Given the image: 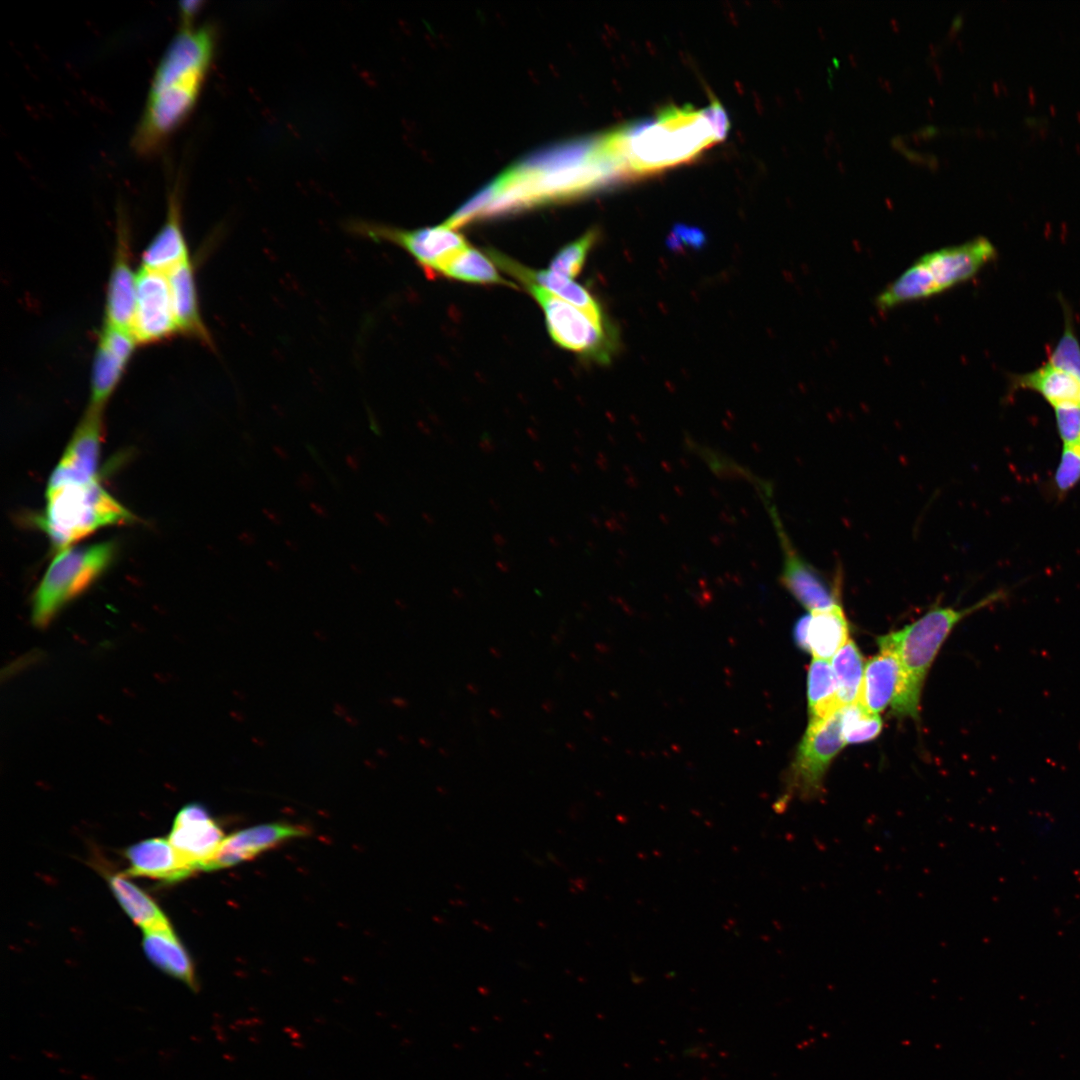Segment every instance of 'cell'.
Instances as JSON below:
<instances>
[{
  "label": "cell",
  "mask_w": 1080,
  "mask_h": 1080,
  "mask_svg": "<svg viewBox=\"0 0 1080 1080\" xmlns=\"http://www.w3.org/2000/svg\"><path fill=\"white\" fill-rule=\"evenodd\" d=\"M703 243L704 235L701 231L682 225L677 226L671 234V237L668 239V245L673 249L679 248L682 245L696 248L701 247Z\"/></svg>",
  "instance_id": "obj_35"
},
{
  "label": "cell",
  "mask_w": 1080,
  "mask_h": 1080,
  "mask_svg": "<svg viewBox=\"0 0 1080 1080\" xmlns=\"http://www.w3.org/2000/svg\"><path fill=\"white\" fill-rule=\"evenodd\" d=\"M308 831L297 825L269 823L252 826L223 839L202 871H213L250 860L288 839L303 837Z\"/></svg>",
  "instance_id": "obj_17"
},
{
  "label": "cell",
  "mask_w": 1080,
  "mask_h": 1080,
  "mask_svg": "<svg viewBox=\"0 0 1080 1080\" xmlns=\"http://www.w3.org/2000/svg\"><path fill=\"white\" fill-rule=\"evenodd\" d=\"M621 130L629 178L688 162L721 141L704 110L688 105L667 107L653 120Z\"/></svg>",
  "instance_id": "obj_3"
},
{
  "label": "cell",
  "mask_w": 1080,
  "mask_h": 1080,
  "mask_svg": "<svg viewBox=\"0 0 1080 1080\" xmlns=\"http://www.w3.org/2000/svg\"><path fill=\"white\" fill-rule=\"evenodd\" d=\"M900 667L894 655L882 652L865 665L858 702L879 714L895 702L900 688Z\"/></svg>",
  "instance_id": "obj_23"
},
{
  "label": "cell",
  "mask_w": 1080,
  "mask_h": 1080,
  "mask_svg": "<svg viewBox=\"0 0 1080 1080\" xmlns=\"http://www.w3.org/2000/svg\"><path fill=\"white\" fill-rule=\"evenodd\" d=\"M1057 429L1064 444L1080 440V404L1064 403L1053 407Z\"/></svg>",
  "instance_id": "obj_34"
},
{
  "label": "cell",
  "mask_w": 1080,
  "mask_h": 1080,
  "mask_svg": "<svg viewBox=\"0 0 1080 1080\" xmlns=\"http://www.w3.org/2000/svg\"><path fill=\"white\" fill-rule=\"evenodd\" d=\"M490 258L514 279H528L553 295L584 311L591 318L605 323L601 307L586 288L551 270H534L496 250H489Z\"/></svg>",
  "instance_id": "obj_19"
},
{
  "label": "cell",
  "mask_w": 1080,
  "mask_h": 1080,
  "mask_svg": "<svg viewBox=\"0 0 1080 1080\" xmlns=\"http://www.w3.org/2000/svg\"><path fill=\"white\" fill-rule=\"evenodd\" d=\"M131 333L138 344H153L179 333L167 274L141 267Z\"/></svg>",
  "instance_id": "obj_12"
},
{
  "label": "cell",
  "mask_w": 1080,
  "mask_h": 1080,
  "mask_svg": "<svg viewBox=\"0 0 1080 1080\" xmlns=\"http://www.w3.org/2000/svg\"><path fill=\"white\" fill-rule=\"evenodd\" d=\"M496 564H497L498 568H499L500 570H502V571H507V570H508V568H509V566H508V565H507V563H505V562L503 563V562H501V561H498V562H497Z\"/></svg>",
  "instance_id": "obj_42"
},
{
  "label": "cell",
  "mask_w": 1080,
  "mask_h": 1080,
  "mask_svg": "<svg viewBox=\"0 0 1080 1080\" xmlns=\"http://www.w3.org/2000/svg\"><path fill=\"white\" fill-rule=\"evenodd\" d=\"M479 446H480L481 450H483L486 453H490V452L495 450L494 444L492 443L491 440H488V439L481 440L480 443H479Z\"/></svg>",
  "instance_id": "obj_38"
},
{
  "label": "cell",
  "mask_w": 1080,
  "mask_h": 1080,
  "mask_svg": "<svg viewBox=\"0 0 1080 1080\" xmlns=\"http://www.w3.org/2000/svg\"><path fill=\"white\" fill-rule=\"evenodd\" d=\"M627 178L613 133L553 146L507 169L482 189L490 217L568 200Z\"/></svg>",
  "instance_id": "obj_1"
},
{
  "label": "cell",
  "mask_w": 1080,
  "mask_h": 1080,
  "mask_svg": "<svg viewBox=\"0 0 1080 1080\" xmlns=\"http://www.w3.org/2000/svg\"><path fill=\"white\" fill-rule=\"evenodd\" d=\"M1017 384L1038 392L1053 407L1064 403L1080 404V379L1050 363L1020 376Z\"/></svg>",
  "instance_id": "obj_26"
},
{
  "label": "cell",
  "mask_w": 1080,
  "mask_h": 1080,
  "mask_svg": "<svg viewBox=\"0 0 1080 1080\" xmlns=\"http://www.w3.org/2000/svg\"><path fill=\"white\" fill-rule=\"evenodd\" d=\"M842 736L847 744H859L873 740L882 729V720L858 701L842 708Z\"/></svg>",
  "instance_id": "obj_30"
},
{
  "label": "cell",
  "mask_w": 1080,
  "mask_h": 1080,
  "mask_svg": "<svg viewBox=\"0 0 1080 1080\" xmlns=\"http://www.w3.org/2000/svg\"><path fill=\"white\" fill-rule=\"evenodd\" d=\"M349 230L377 242H389L404 249L424 272L434 278L438 268L469 245L465 237L445 225L405 230L368 221H353Z\"/></svg>",
  "instance_id": "obj_11"
},
{
  "label": "cell",
  "mask_w": 1080,
  "mask_h": 1080,
  "mask_svg": "<svg viewBox=\"0 0 1080 1080\" xmlns=\"http://www.w3.org/2000/svg\"><path fill=\"white\" fill-rule=\"evenodd\" d=\"M710 123L713 125L720 140H723L727 136L729 129V120L726 111L722 105L715 99H713L710 105L703 109Z\"/></svg>",
  "instance_id": "obj_36"
},
{
  "label": "cell",
  "mask_w": 1080,
  "mask_h": 1080,
  "mask_svg": "<svg viewBox=\"0 0 1080 1080\" xmlns=\"http://www.w3.org/2000/svg\"><path fill=\"white\" fill-rule=\"evenodd\" d=\"M1080 480V440L1064 444L1059 465L1055 473L1057 489L1065 493Z\"/></svg>",
  "instance_id": "obj_33"
},
{
  "label": "cell",
  "mask_w": 1080,
  "mask_h": 1080,
  "mask_svg": "<svg viewBox=\"0 0 1080 1080\" xmlns=\"http://www.w3.org/2000/svg\"><path fill=\"white\" fill-rule=\"evenodd\" d=\"M808 711L810 719L825 718L843 706L837 680L829 660L814 658L808 670Z\"/></svg>",
  "instance_id": "obj_28"
},
{
  "label": "cell",
  "mask_w": 1080,
  "mask_h": 1080,
  "mask_svg": "<svg viewBox=\"0 0 1080 1080\" xmlns=\"http://www.w3.org/2000/svg\"><path fill=\"white\" fill-rule=\"evenodd\" d=\"M102 433V410L89 407L53 470L47 488L97 480Z\"/></svg>",
  "instance_id": "obj_13"
},
{
  "label": "cell",
  "mask_w": 1080,
  "mask_h": 1080,
  "mask_svg": "<svg viewBox=\"0 0 1080 1080\" xmlns=\"http://www.w3.org/2000/svg\"><path fill=\"white\" fill-rule=\"evenodd\" d=\"M46 500L41 526L57 552L99 528L132 519V514L101 486L98 479L47 488Z\"/></svg>",
  "instance_id": "obj_6"
},
{
  "label": "cell",
  "mask_w": 1080,
  "mask_h": 1080,
  "mask_svg": "<svg viewBox=\"0 0 1080 1080\" xmlns=\"http://www.w3.org/2000/svg\"><path fill=\"white\" fill-rule=\"evenodd\" d=\"M841 716L842 709L825 718L809 719L790 768L782 805L791 797L812 800L822 793L827 770L846 744Z\"/></svg>",
  "instance_id": "obj_10"
},
{
  "label": "cell",
  "mask_w": 1080,
  "mask_h": 1080,
  "mask_svg": "<svg viewBox=\"0 0 1080 1080\" xmlns=\"http://www.w3.org/2000/svg\"><path fill=\"white\" fill-rule=\"evenodd\" d=\"M489 258L476 248L468 246L444 262L434 277L443 276L470 283L499 284L516 288L514 283L499 274Z\"/></svg>",
  "instance_id": "obj_27"
},
{
  "label": "cell",
  "mask_w": 1080,
  "mask_h": 1080,
  "mask_svg": "<svg viewBox=\"0 0 1080 1080\" xmlns=\"http://www.w3.org/2000/svg\"><path fill=\"white\" fill-rule=\"evenodd\" d=\"M961 25H962V18H961V16H957L953 21L952 27H953L954 30H957V29H959L961 27Z\"/></svg>",
  "instance_id": "obj_40"
},
{
  "label": "cell",
  "mask_w": 1080,
  "mask_h": 1080,
  "mask_svg": "<svg viewBox=\"0 0 1080 1080\" xmlns=\"http://www.w3.org/2000/svg\"><path fill=\"white\" fill-rule=\"evenodd\" d=\"M1049 363L1080 379V345L1068 324L1063 336L1050 355Z\"/></svg>",
  "instance_id": "obj_32"
},
{
  "label": "cell",
  "mask_w": 1080,
  "mask_h": 1080,
  "mask_svg": "<svg viewBox=\"0 0 1080 1080\" xmlns=\"http://www.w3.org/2000/svg\"><path fill=\"white\" fill-rule=\"evenodd\" d=\"M809 614L807 629L809 652L814 658L829 660L848 641V622L842 606Z\"/></svg>",
  "instance_id": "obj_24"
},
{
  "label": "cell",
  "mask_w": 1080,
  "mask_h": 1080,
  "mask_svg": "<svg viewBox=\"0 0 1080 1080\" xmlns=\"http://www.w3.org/2000/svg\"><path fill=\"white\" fill-rule=\"evenodd\" d=\"M113 555L114 545L110 542L59 551L33 595V623L47 626L68 602L102 575Z\"/></svg>",
  "instance_id": "obj_7"
},
{
  "label": "cell",
  "mask_w": 1080,
  "mask_h": 1080,
  "mask_svg": "<svg viewBox=\"0 0 1080 1080\" xmlns=\"http://www.w3.org/2000/svg\"><path fill=\"white\" fill-rule=\"evenodd\" d=\"M757 489L776 530L782 553L780 582L809 612L841 606V573L826 575L806 560L793 545L772 501L771 488L757 480Z\"/></svg>",
  "instance_id": "obj_9"
},
{
  "label": "cell",
  "mask_w": 1080,
  "mask_h": 1080,
  "mask_svg": "<svg viewBox=\"0 0 1080 1080\" xmlns=\"http://www.w3.org/2000/svg\"><path fill=\"white\" fill-rule=\"evenodd\" d=\"M865 665L863 656L853 640H848L834 655L831 666L837 680L838 697L843 707L858 700Z\"/></svg>",
  "instance_id": "obj_29"
},
{
  "label": "cell",
  "mask_w": 1080,
  "mask_h": 1080,
  "mask_svg": "<svg viewBox=\"0 0 1080 1080\" xmlns=\"http://www.w3.org/2000/svg\"><path fill=\"white\" fill-rule=\"evenodd\" d=\"M541 307L552 340L559 346L599 363H607L616 349V336L606 323L528 279L518 280Z\"/></svg>",
  "instance_id": "obj_8"
},
{
  "label": "cell",
  "mask_w": 1080,
  "mask_h": 1080,
  "mask_svg": "<svg viewBox=\"0 0 1080 1080\" xmlns=\"http://www.w3.org/2000/svg\"><path fill=\"white\" fill-rule=\"evenodd\" d=\"M137 344L131 331L104 325L92 363L89 407L103 410L120 383Z\"/></svg>",
  "instance_id": "obj_16"
},
{
  "label": "cell",
  "mask_w": 1080,
  "mask_h": 1080,
  "mask_svg": "<svg viewBox=\"0 0 1080 1080\" xmlns=\"http://www.w3.org/2000/svg\"><path fill=\"white\" fill-rule=\"evenodd\" d=\"M191 260L182 226L178 184L169 191L166 219L142 254V267L168 273Z\"/></svg>",
  "instance_id": "obj_18"
},
{
  "label": "cell",
  "mask_w": 1080,
  "mask_h": 1080,
  "mask_svg": "<svg viewBox=\"0 0 1080 1080\" xmlns=\"http://www.w3.org/2000/svg\"><path fill=\"white\" fill-rule=\"evenodd\" d=\"M125 856L130 864L125 875L175 882L194 872L179 856L168 839L142 840L128 847Z\"/></svg>",
  "instance_id": "obj_20"
},
{
  "label": "cell",
  "mask_w": 1080,
  "mask_h": 1080,
  "mask_svg": "<svg viewBox=\"0 0 1080 1080\" xmlns=\"http://www.w3.org/2000/svg\"><path fill=\"white\" fill-rule=\"evenodd\" d=\"M994 592L965 609L936 606L915 622L878 638L880 651L895 656L900 667V688L893 703L895 714L918 719L921 690L927 672L952 629L966 616L999 600Z\"/></svg>",
  "instance_id": "obj_4"
},
{
  "label": "cell",
  "mask_w": 1080,
  "mask_h": 1080,
  "mask_svg": "<svg viewBox=\"0 0 1080 1080\" xmlns=\"http://www.w3.org/2000/svg\"><path fill=\"white\" fill-rule=\"evenodd\" d=\"M549 541L550 543H553L554 546H558V542L554 539V537H550Z\"/></svg>",
  "instance_id": "obj_43"
},
{
  "label": "cell",
  "mask_w": 1080,
  "mask_h": 1080,
  "mask_svg": "<svg viewBox=\"0 0 1080 1080\" xmlns=\"http://www.w3.org/2000/svg\"><path fill=\"white\" fill-rule=\"evenodd\" d=\"M143 948L157 968L198 990L193 962L172 927L144 931Z\"/></svg>",
  "instance_id": "obj_22"
},
{
  "label": "cell",
  "mask_w": 1080,
  "mask_h": 1080,
  "mask_svg": "<svg viewBox=\"0 0 1080 1080\" xmlns=\"http://www.w3.org/2000/svg\"><path fill=\"white\" fill-rule=\"evenodd\" d=\"M494 541L499 546H504L506 543L505 539L499 534L494 535Z\"/></svg>",
  "instance_id": "obj_39"
},
{
  "label": "cell",
  "mask_w": 1080,
  "mask_h": 1080,
  "mask_svg": "<svg viewBox=\"0 0 1080 1080\" xmlns=\"http://www.w3.org/2000/svg\"><path fill=\"white\" fill-rule=\"evenodd\" d=\"M118 220L114 259L106 291L104 325L131 331L138 273L131 263L128 224L122 214Z\"/></svg>",
  "instance_id": "obj_15"
},
{
  "label": "cell",
  "mask_w": 1080,
  "mask_h": 1080,
  "mask_svg": "<svg viewBox=\"0 0 1080 1080\" xmlns=\"http://www.w3.org/2000/svg\"><path fill=\"white\" fill-rule=\"evenodd\" d=\"M224 838L208 810L199 803H190L177 813L168 840L195 872L203 870Z\"/></svg>",
  "instance_id": "obj_14"
},
{
  "label": "cell",
  "mask_w": 1080,
  "mask_h": 1080,
  "mask_svg": "<svg viewBox=\"0 0 1080 1080\" xmlns=\"http://www.w3.org/2000/svg\"><path fill=\"white\" fill-rule=\"evenodd\" d=\"M995 254L984 237L926 253L877 295L875 305L888 310L940 294L974 277Z\"/></svg>",
  "instance_id": "obj_5"
},
{
  "label": "cell",
  "mask_w": 1080,
  "mask_h": 1080,
  "mask_svg": "<svg viewBox=\"0 0 1080 1080\" xmlns=\"http://www.w3.org/2000/svg\"><path fill=\"white\" fill-rule=\"evenodd\" d=\"M215 30L183 20L154 71L144 110L132 137L142 156L153 155L190 116L215 51Z\"/></svg>",
  "instance_id": "obj_2"
},
{
  "label": "cell",
  "mask_w": 1080,
  "mask_h": 1080,
  "mask_svg": "<svg viewBox=\"0 0 1080 1080\" xmlns=\"http://www.w3.org/2000/svg\"><path fill=\"white\" fill-rule=\"evenodd\" d=\"M810 614H806L798 619L793 629V636L797 646L804 651L809 652L807 643V629L809 623Z\"/></svg>",
  "instance_id": "obj_37"
},
{
  "label": "cell",
  "mask_w": 1080,
  "mask_h": 1080,
  "mask_svg": "<svg viewBox=\"0 0 1080 1080\" xmlns=\"http://www.w3.org/2000/svg\"><path fill=\"white\" fill-rule=\"evenodd\" d=\"M110 888L130 919L144 931L171 927L156 902L125 874L109 877Z\"/></svg>",
  "instance_id": "obj_25"
},
{
  "label": "cell",
  "mask_w": 1080,
  "mask_h": 1080,
  "mask_svg": "<svg viewBox=\"0 0 1080 1080\" xmlns=\"http://www.w3.org/2000/svg\"><path fill=\"white\" fill-rule=\"evenodd\" d=\"M597 236V231L591 229L561 248L553 257L550 270L567 278L576 277L581 272Z\"/></svg>",
  "instance_id": "obj_31"
},
{
  "label": "cell",
  "mask_w": 1080,
  "mask_h": 1080,
  "mask_svg": "<svg viewBox=\"0 0 1080 1080\" xmlns=\"http://www.w3.org/2000/svg\"><path fill=\"white\" fill-rule=\"evenodd\" d=\"M534 466L540 472H543L545 470L544 464L538 460L534 461Z\"/></svg>",
  "instance_id": "obj_41"
},
{
  "label": "cell",
  "mask_w": 1080,
  "mask_h": 1080,
  "mask_svg": "<svg viewBox=\"0 0 1080 1080\" xmlns=\"http://www.w3.org/2000/svg\"><path fill=\"white\" fill-rule=\"evenodd\" d=\"M166 274L179 333L212 345L211 336L200 312L192 261L189 260Z\"/></svg>",
  "instance_id": "obj_21"
}]
</instances>
